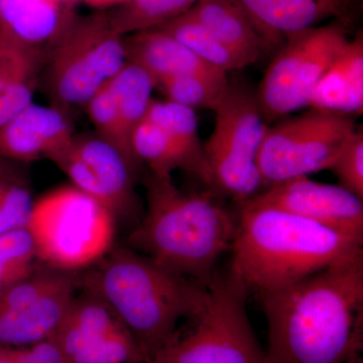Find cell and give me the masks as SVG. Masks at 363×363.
I'll list each match as a JSON object with an SVG mask.
<instances>
[{
    "instance_id": "6da1fadb",
    "label": "cell",
    "mask_w": 363,
    "mask_h": 363,
    "mask_svg": "<svg viewBox=\"0 0 363 363\" xmlns=\"http://www.w3.org/2000/svg\"><path fill=\"white\" fill-rule=\"evenodd\" d=\"M267 363H350L363 345V255L259 295Z\"/></svg>"
},
{
    "instance_id": "7a4b0ae2",
    "label": "cell",
    "mask_w": 363,
    "mask_h": 363,
    "mask_svg": "<svg viewBox=\"0 0 363 363\" xmlns=\"http://www.w3.org/2000/svg\"><path fill=\"white\" fill-rule=\"evenodd\" d=\"M145 186L147 209L126 245L209 288L217 262L233 248L238 218L207 193L181 190L172 176L149 173Z\"/></svg>"
},
{
    "instance_id": "3957f363",
    "label": "cell",
    "mask_w": 363,
    "mask_h": 363,
    "mask_svg": "<svg viewBox=\"0 0 363 363\" xmlns=\"http://www.w3.org/2000/svg\"><path fill=\"white\" fill-rule=\"evenodd\" d=\"M233 269L257 295L298 283L363 255V238L274 208L240 203Z\"/></svg>"
},
{
    "instance_id": "277c9868",
    "label": "cell",
    "mask_w": 363,
    "mask_h": 363,
    "mask_svg": "<svg viewBox=\"0 0 363 363\" xmlns=\"http://www.w3.org/2000/svg\"><path fill=\"white\" fill-rule=\"evenodd\" d=\"M80 288L111 307L150 363L172 340L184 318L193 319L208 300L207 286L157 266L126 245H116L80 272Z\"/></svg>"
},
{
    "instance_id": "5b68a950",
    "label": "cell",
    "mask_w": 363,
    "mask_h": 363,
    "mask_svg": "<svg viewBox=\"0 0 363 363\" xmlns=\"http://www.w3.org/2000/svg\"><path fill=\"white\" fill-rule=\"evenodd\" d=\"M118 226L108 208L70 184L35 200L26 228L40 264L81 272L111 252Z\"/></svg>"
},
{
    "instance_id": "8992f818",
    "label": "cell",
    "mask_w": 363,
    "mask_h": 363,
    "mask_svg": "<svg viewBox=\"0 0 363 363\" xmlns=\"http://www.w3.org/2000/svg\"><path fill=\"white\" fill-rule=\"evenodd\" d=\"M204 308L186 333L174 337L150 363H267L248 318L250 295L229 267L216 272Z\"/></svg>"
},
{
    "instance_id": "52a82bcc",
    "label": "cell",
    "mask_w": 363,
    "mask_h": 363,
    "mask_svg": "<svg viewBox=\"0 0 363 363\" xmlns=\"http://www.w3.org/2000/svg\"><path fill=\"white\" fill-rule=\"evenodd\" d=\"M126 63L125 35L106 11L76 16L45 60L52 105L66 112L85 107Z\"/></svg>"
},
{
    "instance_id": "ba28073f",
    "label": "cell",
    "mask_w": 363,
    "mask_h": 363,
    "mask_svg": "<svg viewBox=\"0 0 363 363\" xmlns=\"http://www.w3.org/2000/svg\"><path fill=\"white\" fill-rule=\"evenodd\" d=\"M213 131L203 145L213 178V188L240 203L264 187L257 159L267 128L257 95L229 85L215 109Z\"/></svg>"
},
{
    "instance_id": "9c48e42d",
    "label": "cell",
    "mask_w": 363,
    "mask_h": 363,
    "mask_svg": "<svg viewBox=\"0 0 363 363\" xmlns=\"http://www.w3.org/2000/svg\"><path fill=\"white\" fill-rule=\"evenodd\" d=\"M355 130L350 116L313 108L269 126L257 159L264 187L330 169Z\"/></svg>"
},
{
    "instance_id": "30bf717a",
    "label": "cell",
    "mask_w": 363,
    "mask_h": 363,
    "mask_svg": "<svg viewBox=\"0 0 363 363\" xmlns=\"http://www.w3.org/2000/svg\"><path fill=\"white\" fill-rule=\"evenodd\" d=\"M348 26L332 21L286 38L255 94L266 121L309 106L315 86L350 40Z\"/></svg>"
},
{
    "instance_id": "8fae6325",
    "label": "cell",
    "mask_w": 363,
    "mask_h": 363,
    "mask_svg": "<svg viewBox=\"0 0 363 363\" xmlns=\"http://www.w3.org/2000/svg\"><path fill=\"white\" fill-rule=\"evenodd\" d=\"M80 289L79 272L40 264L0 295V348H20L50 338Z\"/></svg>"
},
{
    "instance_id": "7c38bea8",
    "label": "cell",
    "mask_w": 363,
    "mask_h": 363,
    "mask_svg": "<svg viewBox=\"0 0 363 363\" xmlns=\"http://www.w3.org/2000/svg\"><path fill=\"white\" fill-rule=\"evenodd\" d=\"M75 186L108 208L117 223L133 228L143 211L135 191L136 172L111 143L96 135H76L50 160Z\"/></svg>"
},
{
    "instance_id": "4fadbf2b",
    "label": "cell",
    "mask_w": 363,
    "mask_h": 363,
    "mask_svg": "<svg viewBox=\"0 0 363 363\" xmlns=\"http://www.w3.org/2000/svg\"><path fill=\"white\" fill-rule=\"evenodd\" d=\"M67 363H149L111 307L79 289L52 334Z\"/></svg>"
},
{
    "instance_id": "5bb4252c",
    "label": "cell",
    "mask_w": 363,
    "mask_h": 363,
    "mask_svg": "<svg viewBox=\"0 0 363 363\" xmlns=\"http://www.w3.org/2000/svg\"><path fill=\"white\" fill-rule=\"evenodd\" d=\"M242 203L274 208L363 238V200L339 185L301 177L267 187Z\"/></svg>"
},
{
    "instance_id": "9a60e30c",
    "label": "cell",
    "mask_w": 363,
    "mask_h": 363,
    "mask_svg": "<svg viewBox=\"0 0 363 363\" xmlns=\"http://www.w3.org/2000/svg\"><path fill=\"white\" fill-rule=\"evenodd\" d=\"M74 0H0V30L7 42L47 60L76 16Z\"/></svg>"
},
{
    "instance_id": "2e32d148",
    "label": "cell",
    "mask_w": 363,
    "mask_h": 363,
    "mask_svg": "<svg viewBox=\"0 0 363 363\" xmlns=\"http://www.w3.org/2000/svg\"><path fill=\"white\" fill-rule=\"evenodd\" d=\"M74 136L68 112L33 102L0 128V157L14 162L51 160Z\"/></svg>"
},
{
    "instance_id": "e0dca14e",
    "label": "cell",
    "mask_w": 363,
    "mask_h": 363,
    "mask_svg": "<svg viewBox=\"0 0 363 363\" xmlns=\"http://www.w3.org/2000/svg\"><path fill=\"white\" fill-rule=\"evenodd\" d=\"M272 44L332 21L353 23L362 0H236Z\"/></svg>"
},
{
    "instance_id": "ac0fdd59",
    "label": "cell",
    "mask_w": 363,
    "mask_h": 363,
    "mask_svg": "<svg viewBox=\"0 0 363 363\" xmlns=\"http://www.w3.org/2000/svg\"><path fill=\"white\" fill-rule=\"evenodd\" d=\"M309 106L350 116L363 111V35L350 39L315 86Z\"/></svg>"
},
{
    "instance_id": "d6986e66",
    "label": "cell",
    "mask_w": 363,
    "mask_h": 363,
    "mask_svg": "<svg viewBox=\"0 0 363 363\" xmlns=\"http://www.w3.org/2000/svg\"><path fill=\"white\" fill-rule=\"evenodd\" d=\"M128 61L142 67L155 82L172 76L227 74L208 65L180 40L157 28L125 35Z\"/></svg>"
},
{
    "instance_id": "ffe728a7",
    "label": "cell",
    "mask_w": 363,
    "mask_h": 363,
    "mask_svg": "<svg viewBox=\"0 0 363 363\" xmlns=\"http://www.w3.org/2000/svg\"><path fill=\"white\" fill-rule=\"evenodd\" d=\"M187 13L252 64L274 47L236 0H200Z\"/></svg>"
},
{
    "instance_id": "44dd1931",
    "label": "cell",
    "mask_w": 363,
    "mask_h": 363,
    "mask_svg": "<svg viewBox=\"0 0 363 363\" xmlns=\"http://www.w3.org/2000/svg\"><path fill=\"white\" fill-rule=\"evenodd\" d=\"M133 154L140 164H147L150 173L172 176L183 169L213 188L211 169L194 159L168 131L156 123L143 119L135 128L131 140Z\"/></svg>"
},
{
    "instance_id": "7402d4cb",
    "label": "cell",
    "mask_w": 363,
    "mask_h": 363,
    "mask_svg": "<svg viewBox=\"0 0 363 363\" xmlns=\"http://www.w3.org/2000/svg\"><path fill=\"white\" fill-rule=\"evenodd\" d=\"M45 60L0 39V128L33 104Z\"/></svg>"
},
{
    "instance_id": "603a6c76",
    "label": "cell",
    "mask_w": 363,
    "mask_h": 363,
    "mask_svg": "<svg viewBox=\"0 0 363 363\" xmlns=\"http://www.w3.org/2000/svg\"><path fill=\"white\" fill-rule=\"evenodd\" d=\"M109 86L116 99L123 135L133 150V133L147 116L150 102L154 99L152 94L157 87L156 82L145 69L128 61L109 81Z\"/></svg>"
},
{
    "instance_id": "cb8c5ba5",
    "label": "cell",
    "mask_w": 363,
    "mask_h": 363,
    "mask_svg": "<svg viewBox=\"0 0 363 363\" xmlns=\"http://www.w3.org/2000/svg\"><path fill=\"white\" fill-rule=\"evenodd\" d=\"M157 28L180 40L208 65L225 73L252 65L247 58L229 49L188 13Z\"/></svg>"
},
{
    "instance_id": "d4e9b609",
    "label": "cell",
    "mask_w": 363,
    "mask_h": 363,
    "mask_svg": "<svg viewBox=\"0 0 363 363\" xmlns=\"http://www.w3.org/2000/svg\"><path fill=\"white\" fill-rule=\"evenodd\" d=\"M197 0H128L106 13L112 26L121 35L159 28L187 13Z\"/></svg>"
},
{
    "instance_id": "484cf974",
    "label": "cell",
    "mask_w": 363,
    "mask_h": 363,
    "mask_svg": "<svg viewBox=\"0 0 363 363\" xmlns=\"http://www.w3.org/2000/svg\"><path fill=\"white\" fill-rule=\"evenodd\" d=\"M226 74L207 76H172L157 83L162 88L169 101L175 102L188 108L215 109L220 104L229 88Z\"/></svg>"
},
{
    "instance_id": "4316f807",
    "label": "cell",
    "mask_w": 363,
    "mask_h": 363,
    "mask_svg": "<svg viewBox=\"0 0 363 363\" xmlns=\"http://www.w3.org/2000/svg\"><path fill=\"white\" fill-rule=\"evenodd\" d=\"M16 164L0 157V235L26 227L35 202Z\"/></svg>"
},
{
    "instance_id": "83f0119b",
    "label": "cell",
    "mask_w": 363,
    "mask_h": 363,
    "mask_svg": "<svg viewBox=\"0 0 363 363\" xmlns=\"http://www.w3.org/2000/svg\"><path fill=\"white\" fill-rule=\"evenodd\" d=\"M145 119L168 131L188 150L191 156L209 167L200 140L195 111L169 100L161 101L152 99Z\"/></svg>"
},
{
    "instance_id": "f1b7e54d",
    "label": "cell",
    "mask_w": 363,
    "mask_h": 363,
    "mask_svg": "<svg viewBox=\"0 0 363 363\" xmlns=\"http://www.w3.org/2000/svg\"><path fill=\"white\" fill-rule=\"evenodd\" d=\"M26 227L0 235V295L40 266Z\"/></svg>"
},
{
    "instance_id": "f546056e",
    "label": "cell",
    "mask_w": 363,
    "mask_h": 363,
    "mask_svg": "<svg viewBox=\"0 0 363 363\" xmlns=\"http://www.w3.org/2000/svg\"><path fill=\"white\" fill-rule=\"evenodd\" d=\"M85 107L91 123L96 128V135L121 150L130 166L138 173L142 164L136 160L133 150L130 149L123 135L121 121L117 113L116 99L109 82L91 98Z\"/></svg>"
},
{
    "instance_id": "4dcf8cb0",
    "label": "cell",
    "mask_w": 363,
    "mask_h": 363,
    "mask_svg": "<svg viewBox=\"0 0 363 363\" xmlns=\"http://www.w3.org/2000/svg\"><path fill=\"white\" fill-rule=\"evenodd\" d=\"M329 171L338 179L339 186L363 200L362 128L350 136Z\"/></svg>"
},
{
    "instance_id": "1f68e13d",
    "label": "cell",
    "mask_w": 363,
    "mask_h": 363,
    "mask_svg": "<svg viewBox=\"0 0 363 363\" xmlns=\"http://www.w3.org/2000/svg\"><path fill=\"white\" fill-rule=\"evenodd\" d=\"M18 350L26 363H67L52 336Z\"/></svg>"
},
{
    "instance_id": "d6a6232c",
    "label": "cell",
    "mask_w": 363,
    "mask_h": 363,
    "mask_svg": "<svg viewBox=\"0 0 363 363\" xmlns=\"http://www.w3.org/2000/svg\"><path fill=\"white\" fill-rule=\"evenodd\" d=\"M128 1V0H78V2H83L86 6L93 7L97 11H107Z\"/></svg>"
},
{
    "instance_id": "836d02e7",
    "label": "cell",
    "mask_w": 363,
    "mask_h": 363,
    "mask_svg": "<svg viewBox=\"0 0 363 363\" xmlns=\"http://www.w3.org/2000/svg\"><path fill=\"white\" fill-rule=\"evenodd\" d=\"M0 363H26L18 348H0Z\"/></svg>"
},
{
    "instance_id": "e575fe53",
    "label": "cell",
    "mask_w": 363,
    "mask_h": 363,
    "mask_svg": "<svg viewBox=\"0 0 363 363\" xmlns=\"http://www.w3.org/2000/svg\"><path fill=\"white\" fill-rule=\"evenodd\" d=\"M350 363H362V355H360V357H355L354 359L351 360Z\"/></svg>"
},
{
    "instance_id": "d590c367",
    "label": "cell",
    "mask_w": 363,
    "mask_h": 363,
    "mask_svg": "<svg viewBox=\"0 0 363 363\" xmlns=\"http://www.w3.org/2000/svg\"><path fill=\"white\" fill-rule=\"evenodd\" d=\"M0 39H1V30H0Z\"/></svg>"
},
{
    "instance_id": "8d00e7d4",
    "label": "cell",
    "mask_w": 363,
    "mask_h": 363,
    "mask_svg": "<svg viewBox=\"0 0 363 363\" xmlns=\"http://www.w3.org/2000/svg\"><path fill=\"white\" fill-rule=\"evenodd\" d=\"M74 1L77 2V4H78V0H74Z\"/></svg>"
},
{
    "instance_id": "74e56055",
    "label": "cell",
    "mask_w": 363,
    "mask_h": 363,
    "mask_svg": "<svg viewBox=\"0 0 363 363\" xmlns=\"http://www.w3.org/2000/svg\"><path fill=\"white\" fill-rule=\"evenodd\" d=\"M197 1H200V0H197Z\"/></svg>"
}]
</instances>
